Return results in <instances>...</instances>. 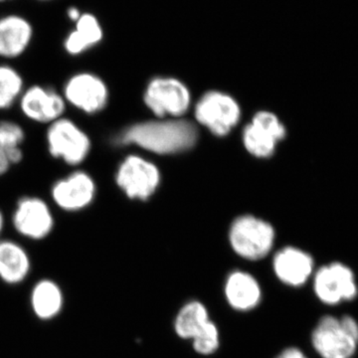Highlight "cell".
I'll return each instance as SVG.
<instances>
[{
  "mask_svg": "<svg viewBox=\"0 0 358 358\" xmlns=\"http://www.w3.org/2000/svg\"><path fill=\"white\" fill-rule=\"evenodd\" d=\"M196 140V128L192 122H148L124 129L117 143L138 145L157 154H173L192 148Z\"/></svg>",
  "mask_w": 358,
  "mask_h": 358,
  "instance_id": "6da1fadb",
  "label": "cell"
},
{
  "mask_svg": "<svg viewBox=\"0 0 358 358\" xmlns=\"http://www.w3.org/2000/svg\"><path fill=\"white\" fill-rule=\"evenodd\" d=\"M45 138L49 155L68 166H82L91 154L89 134L65 115L49 124Z\"/></svg>",
  "mask_w": 358,
  "mask_h": 358,
  "instance_id": "7a4b0ae2",
  "label": "cell"
},
{
  "mask_svg": "<svg viewBox=\"0 0 358 358\" xmlns=\"http://www.w3.org/2000/svg\"><path fill=\"white\" fill-rule=\"evenodd\" d=\"M312 341L322 358H352L358 346L357 322L348 315H327L313 329Z\"/></svg>",
  "mask_w": 358,
  "mask_h": 358,
  "instance_id": "3957f363",
  "label": "cell"
},
{
  "mask_svg": "<svg viewBox=\"0 0 358 358\" xmlns=\"http://www.w3.org/2000/svg\"><path fill=\"white\" fill-rule=\"evenodd\" d=\"M61 93L67 106L87 115L102 112L109 101L107 85L102 78L88 71L71 75Z\"/></svg>",
  "mask_w": 358,
  "mask_h": 358,
  "instance_id": "277c9868",
  "label": "cell"
},
{
  "mask_svg": "<svg viewBox=\"0 0 358 358\" xmlns=\"http://www.w3.org/2000/svg\"><path fill=\"white\" fill-rule=\"evenodd\" d=\"M11 222L20 236L40 241L51 234L55 226V218L50 205L43 199L24 195L16 202Z\"/></svg>",
  "mask_w": 358,
  "mask_h": 358,
  "instance_id": "5b68a950",
  "label": "cell"
},
{
  "mask_svg": "<svg viewBox=\"0 0 358 358\" xmlns=\"http://www.w3.org/2000/svg\"><path fill=\"white\" fill-rule=\"evenodd\" d=\"M96 195L95 179L83 169H75L57 179L50 189L53 203L67 213H77L88 208L95 201Z\"/></svg>",
  "mask_w": 358,
  "mask_h": 358,
  "instance_id": "8992f818",
  "label": "cell"
},
{
  "mask_svg": "<svg viewBox=\"0 0 358 358\" xmlns=\"http://www.w3.org/2000/svg\"><path fill=\"white\" fill-rule=\"evenodd\" d=\"M275 233L270 224L252 216L238 218L230 231V242L238 255L248 260L267 256L274 243Z\"/></svg>",
  "mask_w": 358,
  "mask_h": 358,
  "instance_id": "52a82bcc",
  "label": "cell"
},
{
  "mask_svg": "<svg viewBox=\"0 0 358 358\" xmlns=\"http://www.w3.org/2000/svg\"><path fill=\"white\" fill-rule=\"evenodd\" d=\"M18 106L21 114L28 121L48 126L64 117L67 110L62 93L44 85H32L25 88Z\"/></svg>",
  "mask_w": 358,
  "mask_h": 358,
  "instance_id": "ba28073f",
  "label": "cell"
},
{
  "mask_svg": "<svg viewBox=\"0 0 358 358\" xmlns=\"http://www.w3.org/2000/svg\"><path fill=\"white\" fill-rule=\"evenodd\" d=\"M313 288L317 298L327 305L352 301L358 293L352 271L341 263H333L317 270Z\"/></svg>",
  "mask_w": 358,
  "mask_h": 358,
  "instance_id": "9c48e42d",
  "label": "cell"
},
{
  "mask_svg": "<svg viewBox=\"0 0 358 358\" xmlns=\"http://www.w3.org/2000/svg\"><path fill=\"white\" fill-rule=\"evenodd\" d=\"M115 182L131 199H147L159 182L157 167L136 155L126 157L115 174Z\"/></svg>",
  "mask_w": 358,
  "mask_h": 358,
  "instance_id": "30bf717a",
  "label": "cell"
},
{
  "mask_svg": "<svg viewBox=\"0 0 358 358\" xmlns=\"http://www.w3.org/2000/svg\"><path fill=\"white\" fill-rule=\"evenodd\" d=\"M195 115L212 133L225 136L239 121L240 109L231 96L210 92L197 103Z\"/></svg>",
  "mask_w": 358,
  "mask_h": 358,
  "instance_id": "8fae6325",
  "label": "cell"
},
{
  "mask_svg": "<svg viewBox=\"0 0 358 358\" xmlns=\"http://www.w3.org/2000/svg\"><path fill=\"white\" fill-rule=\"evenodd\" d=\"M145 102L155 115H180L189 106V92L174 79H155L148 85Z\"/></svg>",
  "mask_w": 358,
  "mask_h": 358,
  "instance_id": "7c38bea8",
  "label": "cell"
},
{
  "mask_svg": "<svg viewBox=\"0 0 358 358\" xmlns=\"http://www.w3.org/2000/svg\"><path fill=\"white\" fill-rule=\"evenodd\" d=\"M285 136L284 126L275 115L260 112L254 117L252 124L245 128V147L256 157H268L274 152L275 143Z\"/></svg>",
  "mask_w": 358,
  "mask_h": 358,
  "instance_id": "4fadbf2b",
  "label": "cell"
},
{
  "mask_svg": "<svg viewBox=\"0 0 358 358\" xmlns=\"http://www.w3.org/2000/svg\"><path fill=\"white\" fill-rule=\"evenodd\" d=\"M31 23L16 14L0 17V58L20 57L29 48L33 39Z\"/></svg>",
  "mask_w": 358,
  "mask_h": 358,
  "instance_id": "5bb4252c",
  "label": "cell"
},
{
  "mask_svg": "<svg viewBox=\"0 0 358 358\" xmlns=\"http://www.w3.org/2000/svg\"><path fill=\"white\" fill-rule=\"evenodd\" d=\"M274 271L278 279L292 287L303 286L313 271L312 257L300 249L285 248L274 258Z\"/></svg>",
  "mask_w": 358,
  "mask_h": 358,
  "instance_id": "9a60e30c",
  "label": "cell"
},
{
  "mask_svg": "<svg viewBox=\"0 0 358 358\" xmlns=\"http://www.w3.org/2000/svg\"><path fill=\"white\" fill-rule=\"evenodd\" d=\"M31 270L27 251L13 240H0V279L9 285L24 281Z\"/></svg>",
  "mask_w": 358,
  "mask_h": 358,
  "instance_id": "2e32d148",
  "label": "cell"
},
{
  "mask_svg": "<svg viewBox=\"0 0 358 358\" xmlns=\"http://www.w3.org/2000/svg\"><path fill=\"white\" fill-rule=\"evenodd\" d=\"M225 294L228 303L235 310H250L259 305L262 292L253 275L236 271L226 281Z\"/></svg>",
  "mask_w": 358,
  "mask_h": 358,
  "instance_id": "e0dca14e",
  "label": "cell"
},
{
  "mask_svg": "<svg viewBox=\"0 0 358 358\" xmlns=\"http://www.w3.org/2000/svg\"><path fill=\"white\" fill-rule=\"evenodd\" d=\"M103 36L100 21L92 13H82L75 22V28L64 40V50L70 56H80L94 48Z\"/></svg>",
  "mask_w": 358,
  "mask_h": 358,
  "instance_id": "ac0fdd59",
  "label": "cell"
},
{
  "mask_svg": "<svg viewBox=\"0 0 358 358\" xmlns=\"http://www.w3.org/2000/svg\"><path fill=\"white\" fill-rule=\"evenodd\" d=\"M176 334L181 338L199 341L216 327L209 320L208 312L200 301H190L186 303L178 313L176 319Z\"/></svg>",
  "mask_w": 358,
  "mask_h": 358,
  "instance_id": "d6986e66",
  "label": "cell"
},
{
  "mask_svg": "<svg viewBox=\"0 0 358 358\" xmlns=\"http://www.w3.org/2000/svg\"><path fill=\"white\" fill-rule=\"evenodd\" d=\"M31 307L39 320L55 319L62 312L64 294L57 282L52 280H41L35 285L31 292Z\"/></svg>",
  "mask_w": 358,
  "mask_h": 358,
  "instance_id": "ffe728a7",
  "label": "cell"
},
{
  "mask_svg": "<svg viewBox=\"0 0 358 358\" xmlns=\"http://www.w3.org/2000/svg\"><path fill=\"white\" fill-rule=\"evenodd\" d=\"M25 138L24 129L18 122L10 120L0 121V150L13 166L20 164L24 157L22 145Z\"/></svg>",
  "mask_w": 358,
  "mask_h": 358,
  "instance_id": "44dd1931",
  "label": "cell"
},
{
  "mask_svg": "<svg viewBox=\"0 0 358 358\" xmlns=\"http://www.w3.org/2000/svg\"><path fill=\"white\" fill-rule=\"evenodd\" d=\"M24 89L20 71L10 65L0 64V110L11 109L18 103Z\"/></svg>",
  "mask_w": 358,
  "mask_h": 358,
  "instance_id": "7402d4cb",
  "label": "cell"
},
{
  "mask_svg": "<svg viewBox=\"0 0 358 358\" xmlns=\"http://www.w3.org/2000/svg\"><path fill=\"white\" fill-rule=\"evenodd\" d=\"M11 166H13V164L9 162L8 157L0 150V176H6Z\"/></svg>",
  "mask_w": 358,
  "mask_h": 358,
  "instance_id": "603a6c76",
  "label": "cell"
},
{
  "mask_svg": "<svg viewBox=\"0 0 358 358\" xmlns=\"http://www.w3.org/2000/svg\"><path fill=\"white\" fill-rule=\"evenodd\" d=\"M277 358H308L298 348H287Z\"/></svg>",
  "mask_w": 358,
  "mask_h": 358,
  "instance_id": "cb8c5ba5",
  "label": "cell"
},
{
  "mask_svg": "<svg viewBox=\"0 0 358 358\" xmlns=\"http://www.w3.org/2000/svg\"><path fill=\"white\" fill-rule=\"evenodd\" d=\"M82 13H81L77 7H70L67 11L68 17H69V20L73 21V22H76V21L79 20L80 16L82 15Z\"/></svg>",
  "mask_w": 358,
  "mask_h": 358,
  "instance_id": "d4e9b609",
  "label": "cell"
},
{
  "mask_svg": "<svg viewBox=\"0 0 358 358\" xmlns=\"http://www.w3.org/2000/svg\"><path fill=\"white\" fill-rule=\"evenodd\" d=\"M4 224H6V219H4L3 212L0 209V236H1L2 232H3Z\"/></svg>",
  "mask_w": 358,
  "mask_h": 358,
  "instance_id": "484cf974",
  "label": "cell"
},
{
  "mask_svg": "<svg viewBox=\"0 0 358 358\" xmlns=\"http://www.w3.org/2000/svg\"><path fill=\"white\" fill-rule=\"evenodd\" d=\"M6 1V0H0V2Z\"/></svg>",
  "mask_w": 358,
  "mask_h": 358,
  "instance_id": "4316f807",
  "label": "cell"
},
{
  "mask_svg": "<svg viewBox=\"0 0 358 358\" xmlns=\"http://www.w3.org/2000/svg\"><path fill=\"white\" fill-rule=\"evenodd\" d=\"M41 1H47V0H41Z\"/></svg>",
  "mask_w": 358,
  "mask_h": 358,
  "instance_id": "83f0119b",
  "label": "cell"
}]
</instances>
